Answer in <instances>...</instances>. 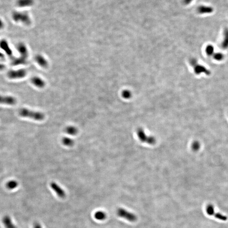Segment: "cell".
<instances>
[{"label": "cell", "instance_id": "cell-1", "mask_svg": "<svg viewBox=\"0 0 228 228\" xmlns=\"http://www.w3.org/2000/svg\"><path fill=\"white\" fill-rule=\"evenodd\" d=\"M19 114L21 117L30 118L37 121L42 120L45 118V115L42 112L31 110L27 108L20 109Z\"/></svg>", "mask_w": 228, "mask_h": 228}, {"label": "cell", "instance_id": "cell-2", "mask_svg": "<svg viewBox=\"0 0 228 228\" xmlns=\"http://www.w3.org/2000/svg\"><path fill=\"white\" fill-rule=\"evenodd\" d=\"M13 20L16 22H21L26 25L31 23V18L27 13L14 11L12 15Z\"/></svg>", "mask_w": 228, "mask_h": 228}, {"label": "cell", "instance_id": "cell-3", "mask_svg": "<svg viewBox=\"0 0 228 228\" xmlns=\"http://www.w3.org/2000/svg\"><path fill=\"white\" fill-rule=\"evenodd\" d=\"M27 71L24 69H11L7 73V78L11 80H17L22 79L26 77Z\"/></svg>", "mask_w": 228, "mask_h": 228}, {"label": "cell", "instance_id": "cell-4", "mask_svg": "<svg viewBox=\"0 0 228 228\" xmlns=\"http://www.w3.org/2000/svg\"><path fill=\"white\" fill-rule=\"evenodd\" d=\"M117 214L119 217L125 219L131 222H134L137 220V216L135 214L129 212L124 209L119 208L117 210Z\"/></svg>", "mask_w": 228, "mask_h": 228}, {"label": "cell", "instance_id": "cell-5", "mask_svg": "<svg viewBox=\"0 0 228 228\" xmlns=\"http://www.w3.org/2000/svg\"><path fill=\"white\" fill-rule=\"evenodd\" d=\"M17 102V99L13 96L0 94V104L12 106L16 104Z\"/></svg>", "mask_w": 228, "mask_h": 228}, {"label": "cell", "instance_id": "cell-6", "mask_svg": "<svg viewBox=\"0 0 228 228\" xmlns=\"http://www.w3.org/2000/svg\"><path fill=\"white\" fill-rule=\"evenodd\" d=\"M194 72L197 75L204 74L206 75H210L211 74L210 71L207 69L205 66L197 63L193 67Z\"/></svg>", "mask_w": 228, "mask_h": 228}, {"label": "cell", "instance_id": "cell-7", "mask_svg": "<svg viewBox=\"0 0 228 228\" xmlns=\"http://www.w3.org/2000/svg\"><path fill=\"white\" fill-rule=\"evenodd\" d=\"M0 48L7 55L10 56L12 55V50L10 47L9 43L6 39H3L0 41Z\"/></svg>", "mask_w": 228, "mask_h": 228}, {"label": "cell", "instance_id": "cell-8", "mask_svg": "<svg viewBox=\"0 0 228 228\" xmlns=\"http://www.w3.org/2000/svg\"><path fill=\"white\" fill-rule=\"evenodd\" d=\"M16 48L20 57L27 59L29 52H28V48L24 43L22 42L19 43L17 44Z\"/></svg>", "mask_w": 228, "mask_h": 228}, {"label": "cell", "instance_id": "cell-9", "mask_svg": "<svg viewBox=\"0 0 228 228\" xmlns=\"http://www.w3.org/2000/svg\"><path fill=\"white\" fill-rule=\"evenodd\" d=\"M50 185L52 189L56 193L57 195L59 197L64 198L66 197V193L64 191L57 183L54 182H52Z\"/></svg>", "mask_w": 228, "mask_h": 228}, {"label": "cell", "instance_id": "cell-10", "mask_svg": "<svg viewBox=\"0 0 228 228\" xmlns=\"http://www.w3.org/2000/svg\"><path fill=\"white\" fill-rule=\"evenodd\" d=\"M31 82L34 86L39 88H43L45 86V82L41 78L38 77H34L31 79Z\"/></svg>", "mask_w": 228, "mask_h": 228}, {"label": "cell", "instance_id": "cell-11", "mask_svg": "<svg viewBox=\"0 0 228 228\" xmlns=\"http://www.w3.org/2000/svg\"><path fill=\"white\" fill-rule=\"evenodd\" d=\"M221 47L223 50L228 49V28H226L223 31V38L221 44Z\"/></svg>", "mask_w": 228, "mask_h": 228}, {"label": "cell", "instance_id": "cell-12", "mask_svg": "<svg viewBox=\"0 0 228 228\" xmlns=\"http://www.w3.org/2000/svg\"><path fill=\"white\" fill-rule=\"evenodd\" d=\"M214 11L213 7L210 6H200L197 8V12L200 14H211Z\"/></svg>", "mask_w": 228, "mask_h": 228}, {"label": "cell", "instance_id": "cell-13", "mask_svg": "<svg viewBox=\"0 0 228 228\" xmlns=\"http://www.w3.org/2000/svg\"><path fill=\"white\" fill-rule=\"evenodd\" d=\"M3 223L6 228H17L12 222L10 216H4L3 219Z\"/></svg>", "mask_w": 228, "mask_h": 228}, {"label": "cell", "instance_id": "cell-14", "mask_svg": "<svg viewBox=\"0 0 228 228\" xmlns=\"http://www.w3.org/2000/svg\"><path fill=\"white\" fill-rule=\"evenodd\" d=\"M33 3V0H17L16 4L18 7H25L31 6Z\"/></svg>", "mask_w": 228, "mask_h": 228}, {"label": "cell", "instance_id": "cell-15", "mask_svg": "<svg viewBox=\"0 0 228 228\" xmlns=\"http://www.w3.org/2000/svg\"><path fill=\"white\" fill-rule=\"evenodd\" d=\"M35 60L36 62L41 66L46 68L48 66V63L47 61L44 57L41 55H36L35 57Z\"/></svg>", "mask_w": 228, "mask_h": 228}, {"label": "cell", "instance_id": "cell-16", "mask_svg": "<svg viewBox=\"0 0 228 228\" xmlns=\"http://www.w3.org/2000/svg\"><path fill=\"white\" fill-rule=\"evenodd\" d=\"M204 52L208 57H211L215 52V48L212 44H208L205 47Z\"/></svg>", "mask_w": 228, "mask_h": 228}, {"label": "cell", "instance_id": "cell-17", "mask_svg": "<svg viewBox=\"0 0 228 228\" xmlns=\"http://www.w3.org/2000/svg\"><path fill=\"white\" fill-rule=\"evenodd\" d=\"M27 59L23 58L20 56L19 58L15 59L12 61V64L14 66H18V65H23L27 63Z\"/></svg>", "mask_w": 228, "mask_h": 228}, {"label": "cell", "instance_id": "cell-18", "mask_svg": "<svg viewBox=\"0 0 228 228\" xmlns=\"http://www.w3.org/2000/svg\"><path fill=\"white\" fill-rule=\"evenodd\" d=\"M65 131L69 135H75L78 133V129L74 126H69L65 128Z\"/></svg>", "mask_w": 228, "mask_h": 228}, {"label": "cell", "instance_id": "cell-19", "mask_svg": "<svg viewBox=\"0 0 228 228\" xmlns=\"http://www.w3.org/2000/svg\"><path fill=\"white\" fill-rule=\"evenodd\" d=\"M94 217L97 220L103 221L107 217L106 213L101 211H98L95 212Z\"/></svg>", "mask_w": 228, "mask_h": 228}, {"label": "cell", "instance_id": "cell-20", "mask_svg": "<svg viewBox=\"0 0 228 228\" xmlns=\"http://www.w3.org/2000/svg\"><path fill=\"white\" fill-rule=\"evenodd\" d=\"M62 142L63 144L65 146L67 147H71L74 144V141L71 138L64 137L62 139Z\"/></svg>", "mask_w": 228, "mask_h": 228}, {"label": "cell", "instance_id": "cell-21", "mask_svg": "<svg viewBox=\"0 0 228 228\" xmlns=\"http://www.w3.org/2000/svg\"><path fill=\"white\" fill-rule=\"evenodd\" d=\"M212 57L214 60L216 61L221 62L224 59L225 55L222 52H216L214 53Z\"/></svg>", "mask_w": 228, "mask_h": 228}, {"label": "cell", "instance_id": "cell-22", "mask_svg": "<svg viewBox=\"0 0 228 228\" xmlns=\"http://www.w3.org/2000/svg\"><path fill=\"white\" fill-rule=\"evenodd\" d=\"M18 185V182L16 181L11 180L6 183V186L9 189L12 190L17 188Z\"/></svg>", "mask_w": 228, "mask_h": 228}, {"label": "cell", "instance_id": "cell-23", "mask_svg": "<svg viewBox=\"0 0 228 228\" xmlns=\"http://www.w3.org/2000/svg\"><path fill=\"white\" fill-rule=\"evenodd\" d=\"M207 212L208 215H212L214 212V210H213V207L212 205H208L207 207Z\"/></svg>", "mask_w": 228, "mask_h": 228}, {"label": "cell", "instance_id": "cell-24", "mask_svg": "<svg viewBox=\"0 0 228 228\" xmlns=\"http://www.w3.org/2000/svg\"><path fill=\"white\" fill-rule=\"evenodd\" d=\"M123 97L128 99V98H129V97H130L131 93L129 91H124L123 92Z\"/></svg>", "mask_w": 228, "mask_h": 228}, {"label": "cell", "instance_id": "cell-25", "mask_svg": "<svg viewBox=\"0 0 228 228\" xmlns=\"http://www.w3.org/2000/svg\"><path fill=\"white\" fill-rule=\"evenodd\" d=\"M216 217L222 220L225 221L227 220V218L225 216H223L221 214H216Z\"/></svg>", "mask_w": 228, "mask_h": 228}, {"label": "cell", "instance_id": "cell-26", "mask_svg": "<svg viewBox=\"0 0 228 228\" xmlns=\"http://www.w3.org/2000/svg\"><path fill=\"white\" fill-rule=\"evenodd\" d=\"M190 63L191 65L193 66H193L196 65L197 63H198L197 61L195 59H192L190 61Z\"/></svg>", "mask_w": 228, "mask_h": 228}, {"label": "cell", "instance_id": "cell-27", "mask_svg": "<svg viewBox=\"0 0 228 228\" xmlns=\"http://www.w3.org/2000/svg\"><path fill=\"white\" fill-rule=\"evenodd\" d=\"M4 23L2 19H0V30L2 29L4 27Z\"/></svg>", "mask_w": 228, "mask_h": 228}, {"label": "cell", "instance_id": "cell-28", "mask_svg": "<svg viewBox=\"0 0 228 228\" xmlns=\"http://www.w3.org/2000/svg\"><path fill=\"white\" fill-rule=\"evenodd\" d=\"M193 0H183V2L185 5H189L192 2Z\"/></svg>", "mask_w": 228, "mask_h": 228}, {"label": "cell", "instance_id": "cell-29", "mask_svg": "<svg viewBox=\"0 0 228 228\" xmlns=\"http://www.w3.org/2000/svg\"><path fill=\"white\" fill-rule=\"evenodd\" d=\"M33 228H42L41 225H40V223H34V226H33Z\"/></svg>", "mask_w": 228, "mask_h": 228}, {"label": "cell", "instance_id": "cell-30", "mask_svg": "<svg viewBox=\"0 0 228 228\" xmlns=\"http://www.w3.org/2000/svg\"><path fill=\"white\" fill-rule=\"evenodd\" d=\"M5 67V66L3 64L0 63V71H2L4 69Z\"/></svg>", "mask_w": 228, "mask_h": 228}]
</instances>
